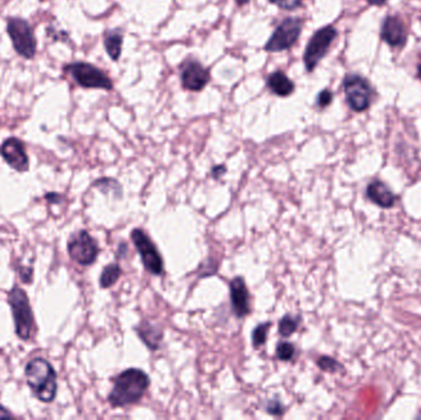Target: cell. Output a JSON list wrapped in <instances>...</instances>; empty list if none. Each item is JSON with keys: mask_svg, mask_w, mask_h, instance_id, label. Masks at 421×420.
<instances>
[{"mask_svg": "<svg viewBox=\"0 0 421 420\" xmlns=\"http://www.w3.org/2000/svg\"><path fill=\"white\" fill-rule=\"evenodd\" d=\"M150 378L141 369H127L113 381V388L107 397L113 408L137 403L150 388Z\"/></svg>", "mask_w": 421, "mask_h": 420, "instance_id": "obj_1", "label": "cell"}, {"mask_svg": "<svg viewBox=\"0 0 421 420\" xmlns=\"http://www.w3.org/2000/svg\"><path fill=\"white\" fill-rule=\"evenodd\" d=\"M25 378L27 386L32 394L42 403H52L57 391V372L49 361L43 357H36L29 361L25 366Z\"/></svg>", "mask_w": 421, "mask_h": 420, "instance_id": "obj_2", "label": "cell"}, {"mask_svg": "<svg viewBox=\"0 0 421 420\" xmlns=\"http://www.w3.org/2000/svg\"><path fill=\"white\" fill-rule=\"evenodd\" d=\"M8 303L13 312L15 333L22 340L30 339L33 328V312L26 292L19 286H14L8 292Z\"/></svg>", "mask_w": 421, "mask_h": 420, "instance_id": "obj_3", "label": "cell"}, {"mask_svg": "<svg viewBox=\"0 0 421 420\" xmlns=\"http://www.w3.org/2000/svg\"><path fill=\"white\" fill-rule=\"evenodd\" d=\"M6 33L13 42L16 54L25 60L35 58L38 52V41L31 24L26 19L19 17H8Z\"/></svg>", "mask_w": 421, "mask_h": 420, "instance_id": "obj_4", "label": "cell"}, {"mask_svg": "<svg viewBox=\"0 0 421 420\" xmlns=\"http://www.w3.org/2000/svg\"><path fill=\"white\" fill-rule=\"evenodd\" d=\"M342 88L347 97V103L352 111H366L374 99V88L366 78L358 74H347L342 81Z\"/></svg>", "mask_w": 421, "mask_h": 420, "instance_id": "obj_5", "label": "cell"}, {"mask_svg": "<svg viewBox=\"0 0 421 420\" xmlns=\"http://www.w3.org/2000/svg\"><path fill=\"white\" fill-rule=\"evenodd\" d=\"M336 38L337 30L331 25L321 27L318 31H315L310 42L307 43L303 54L304 65L308 73H312L315 67L319 65L320 60L326 57Z\"/></svg>", "mask_w": 421, "mask_h": 420, "instance_id": "obj_6", "label": "cell"}, {"mask_svg": "<svg viewBox=\"0 0 421 420\" xmlns=\"http://www.w3.org/2000/svg\"><path fill=\"white\" fill-rule=\"evenodd\" d=\"M64 70L70 73L75 83L81 88L104 89V90H111L113 88L111 79L100 68L91 63L74 62L64 65Z\"/></svg>", "mask_w": 421, "mask_h": 420, "instance_id": "obj_7", "label": "cell"}, {"mask_svg": "<svg viewBox=\"0 0 421 420\" xmlns=\"http://www.w3.org/2000/svg\"><path fill=\"white\" fill-rule=\"evenodd\" d=\"M303 22L299 17L285 19L272 33L265 45L267 52H283L292 49L302 33Z\"/></svg>", "mask_w": 421, "mask_h": 420, "instance_id": "obj_8", "label": "cell"}, {"mask_svg": "<svg viewBox=\"0 0 421 420\" xmlns=\"http://www.w3.org/2000/svg\"><path fill=\"white\" fill-rule=\"evenodd\" d=\"M131 239L138 252L139 257L142 259L144 269L154 276L163 274L164 261L153 241L139 228H136L131 232Z\"/></svg>", "mask_w": 421, "mask_h": 420, "instance_id": "obj_9", "label": "cell"}, {"mask_svg": "<svg viewBox=\"0 0 421 420\" xmlns=\"http://www.w3.org/2000/svg\"><path fill=\"white\" fill-rule=\"evenodd\" d=\"M67 249H68L70 258L81 266H89V265L94 264L99 257V252H100L97 242L86 229L77 232L74 236H72Z\"/></svg>", "mask_w": 421, "mask_h": 420, "instance_id": "obj_10", "label": "cell"}, {"mask_svg": "<svg viewBox=\"0 0 421 420\" xmlns=\"http://www.w3.org/2000/svg\"><path fill=\"white\" fill-rule=\"evenodd\" d=\"M0 154L9 167L19 172H26L30 169V161L27 156L25 145L16 137L6 138L0 147Z\"/></svg>", "mask_w": 421, "mask_h": 420, "instance_id": "obj_11", "label": "cell"}, {"mask_svg": "<svg viewBox=\"0 0 421 420\" xmlns=\"http://www.w3.org/2000/svg\"><path fill=\"white\" fill-rule=\"evenodd\" d=\"M182 86L186 90L201 92L211 81V74L200 62L187 60L180 65Z\"/></svg>", "mask_w": 421, "mask_h": 420, "instance_id": "obj_12", "label": "cell"}, {"mask_svg": "<svg viewBox=\"0 0 421 420\" xmlns=\"http://www.w3.org/2000/svg\"><path fill=\"white\" fill-rule=\"evenodd\" d=\"M230 296L232 309L238 318H244L251 313V293L246 280L237 276L230 282Z\"/></svg>", "mask_w": 421, "mask_h": 420, "instance_id": "obj_13", "label": "cell"}, {"mask_svg": "<svg viewBox=\"0 0 421 420\" xmlns=\"http://www.w3.org/2000/svg\"><path fill=\"white\" fill-rule=\"evenodd\" d=\"M406 38H408V33H406V25L399 17L390 15L384 19L381 26L382 41L390 45V47L399 49L406 45Z\"/></svg>", "mask_w": 421, "mask_h": 420, "instance_id": "obj_14", "label": "cell"}, {"mask_svg": "<svg viewBox=\"0 0 421 420\" xmlns=\"http://www.w3.org/2000/svg\"><path fill=\"white\" fill-rule=\"evenodd\" d=\"M366 196L374 205L382 209H390L395 204V195L388 185L381 180H374L368 184L366 189Z\"/></svg>", "mask_w": 421, "mask_h": 420, "instance_id": "obj_15", "label": "cell"}, {"mask_svg": "<svg viewBox=\"0 0 421 420\" xmlns=\"http://www.w3.org/2000/svg\"><path fill=\"white\" fill-rule=\"evenodd\" d=\"M267 88L278 97H286L294 92V83L283 70H276L267 76Z\"/></svg>", "mask_w": 421, "mask_h": 420, "instance_id": "obj_16", "label": "cell"}, {"mask_svg": "<svg viewBox=\"0 0 421 420\" xmlns=\"http://www.w3.org/2000/svg\"><path fill=\"white\" fill-rule=\"evenodd\" d=\"M136 332L148 349H150V350H158L159 349L160 343L163 341V337H164V333H163L161 329L155 327L153 324L148 323V322H143L136 328Z\"/></svg>", "mask_w": 421, "mask_h": 420, "instance_id": "obj_17", "label": "cell"}, {"mask_svg": "<svg viewBox=\"0 0 421 420\" xmlns=\"http://www.w3.org/2000/svg\"><path fill=\"white\" fill-rule=\"evenodd\" d=\"M123 45V33L120 29L109 30L104 36V46L107 54L113 62H118L121 57Z\"/></svg>", "mask_w": 421, "mask_h": 420, "instance_id": "obj_18", "label": "cell"}, {"mask_svg": "<svg viewBox=\"0 0 421 420\" xmlns=\"http://www.w3.org/2000/svg\"><path fill=\"white\" fill-rule=\"evenodd\" d=\"M122 275V269L118 264H109L102 269V275H100V287L102 289H109L112 285H115L118 282V279Z\"/></svg>", "mask_w": 421, "mask_h": 420, "instance_id": "obj_19", "label": "cell"}, {"mask_svg": "<svg viewBox=\"0 0 421 420\" xmlns=\"http://www.w3.org/2000/svg\"><path fill=\"white\" fill-rule=\"evenodd\" d=\"M299 323H301V317L299 316H291L286 314L283 316L280 322H278V334L283 338H289L291 335L294 334V332H297Z\"/></svg>", "mask_w": 421, "mask_h": 420, "instance_id": "obj_20", "label": "cell"}, {"mask_svg": "<svg viewBox=\"0 0 421 420\" xmlns=\"http://www.w3.org/2000/svg\"><path fill=\"white\" fill-rule=\"evenodd\" d=\"M271 322H265V323L256 325L255 329L253 330V334H251V343H253L254 348H260L267 343L269 329L271 328Z\"/></svg>", "mask_w": 421, "mask_h": 420, "instance_id": "obj_21", "label": "cell"}, {"mask_svg": "<svg viewBox=\"0 0 421 420\" xmlns=\"http://www.w3.org/2000/svg\"><path fill=\"white\" fill-rule=\"evenodd\" d=\"M317 365H318L320 370L331 372V373L344 370V366H342V364L339 361L335 360L334 357H331V356H320L319 359L317 360Z\"/></svg>", "mask_w": 421, "mask_h": 420, "instance_id": "obj_22", "label": "cell"}, {"mask_svg": "<svg viewBox=\"0 0 421 420\" xmlns=\"http://www.w3.org/2000/svg\"><path fill=\"white\" fill-rule=\"evenodd\" d=\"M296 355V348L288 341H280L276 345V357L281 361H291Z\"/></svg>", "mask_w": 421, "mask_h": 420, "instance_id": "obj_23", "label": "cell"}, {"mask_svg": "<svg viewBox=\"0 0 421 420\" xmlns=\"http://www.w3.org/2000/svg\"><path fill=\"white\" fill-rule=\"evenodd\" d=\"M333 99H334V94L329 89H324L317 97V105L320 108H328L333 103Z\"/></svg>", "mask_w": 421, "mask_h": 420, "instance_id": "obj_24", "label": "cell"}, {"mask_svg": "<svg viewBox=\"0 0 421 420\" xmlns=\"http://www.w3.org/2000/svg\"><path fill=\"white\" fill-rule=\"evenodd\" d=\"M265 410L269 414L273 415V417H280V415L285 413V407L278 399H272V401L267 402V405H265Z\"/></svg>", "mask_w": 421, "mask_h": 420, "instance_id": "obj_25", "label": "cell"}, {"mask_svg": "<svg viewBox=\"0 0 421 420\" xmlns=\"http://www.w3.org/2000/svg\"><path fill=\"white\" fill-rule=\"evenodd\" d=\"M271 4L278 6L283 10H294L302 6L303 0H269Z\"/></svg>", "mask_w": 421, "mask_h": 420, "instance_id": "obj_26", "label": "cell"}, {"mask_svg": "<svg viewBox=\"0 0 421 420\" xmlns=\"http://www.w3.org/2000/svg\"><path fill=\"white\" fill-rule=\"evenodd\" d=\"M19 275H20V279L24 281V284H32V279H33V268L32 266H20L19 268Z\"/></svg>", "mask_w": 421, "mask_h": 420, "instance_id": "obj_27", "label": "cell"}, {"mask_svg": "<svg viewBox=\"0 0 421 420\" xmlns=\"http://www.w3.org/2000/svg\"><path fill=\"white\" fill-rule=\"evenodd\" d=\"M225 172H227V168H225V165H223V164H222V165H216V167L212 168L211 175H212V178L217 180V179L221 178L222 175H224Z\"/></svg>", "mask_w": 421, "mask_h": 420, "instance_id": "obj_28", "label": "cell"}, {"mask_svg": "<svg viewBox=\"0 0 421 420\" xmlns=\"http://www.w3.org/2000/svg\"><path fill=\"white\" fill-rule=\"evenodd\" d=\"M45 199L48 200L51 204H58L59 200L62 199L61 195L57 193H48L45 195Z\"/></svg>", "mask_w": 421, "mask_h": 420, "instance_id": "obj_29", "label": "cell"}, {"mask_svg": "<svg viewBox=\"0 0 421 420\" xmlns=\"http://www.w3.org/2000/svg\"><path fill=\"white\" fill-rule=\"evenodd\" d=\"M127 250H128L127 244H126V243H125V242L121 243V244H120V245H118V254H116V257H118V258H123V257H125V255H126V253H127Z\"/></svg>", "mask_w": 421, "mask_h": 420, "instance_id": "obj_30", "label": "cell"}, {"mask_svg": "<svg viewBox=\"0 0 421 420\" xmlns=\"http://www.w3.org/2000/svg\"><path fill=\"white\" fill-rule=\"evenodd\" d=\"M0 418H14V415L11 414L10 412L6 410V407H3L0 404Z\"/></svg>", "mask_w": 421, "mask_h": 420, "instance_id": "obj_31", "label": "cell"}, {"mask_svg": "<svg viewBox=\"0 0 421 420\" xmlns=\"http://www.w3.org/2000/svg\"><path fill=\"white\" fill-rule=\"evenodd\" d=\"M370 6H382L387 3V0H366Z\"/></svg>", "mask_w": 421, "mask_h": 420, "instance_id": "obj_32", "label": "cell"}, {"mask_svg": "<svg viewBox=\"0 0 421 420\" xmlns=\"http://www.w3.org/2000/svg\"><path fill=\"white\" fill-rule=\"evenodd\" d=\"M235 1H237V4H238V6H246V4H248L251 0H235Z\"/></svg>", "mask_w": 421, "mask_h": 420, "instance_id": "obj_33", "label": "cell"}, {"mask_svg": "<svg viewBox=\"0 0 421 420\" xmlns=\"http://www.w3.org/2000/svg\"><path fill=\"white\" fill-rule=\"evenodd\" d=\"M418 76H419V78H420V81H421V63H420V65H418Z\"/></svg>", "mask_w": 421, "mask_h": 420, "instance_id": "obj_34", "label": "cell"}, {"mask_svg": "<svg viewBox=\"0 0 421 420\" xmlns=\"http://www.w3.org/2000/svg\"><path fill=\"white\" fill-rule=\"evenodd\" d=\"M40 1H45V0H40Z\"/></svg>", "mask_w": 421, "mask_h": 420, "instance_id": "obj_35", "label": "cell"}]
</instances>
